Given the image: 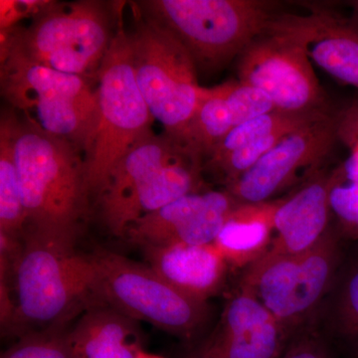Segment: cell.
Returning <instances> with one entry per match:
<instances>
[{
  "label": "cell",
  "mask_w": 358,
  "mask_h": 358,
  "mask_svg": "<svg viewBox=\"0 0 358 358\" xmlns=\"http://www.w3.org/2000/svg\"><path fill=\"white\" fill-rule=\"evenodd\" d=\"M0 75L2 95L26 121L84 155L98 117L96 89L88 79L10 53L1 55Z\"/></svg>",
  "instance_id": "52a82bcc"
},
{
  "label": "cell",
  "mask_w": 358,
  "mask_h": 358,
  "mask_svg": "<svg viewBox=\"0 0 358 358\" xmlns=\"http://www.w3.org/2000/svg\"><path fill=\"white\" fill-rule=\"evenodd\" d=\"M281 358H331L326 343L315 331H305L292 338Z\"/></svg>",
  "instance_id": "83f0119b"
},
{
  "label": "cell",
  "mask_w": 358,
  "mask_h": 358,
  "mask_svg": "<svg viewBox=\"0 0 358 358\" xmlns=\"http://www.w3.org/2000/svg\"><path fill=\"white\" fill-rule=\"evenodd\" d=\"M355 358H358V352L357 353V357H355Z\"/></svg>",
  "instance_id": "1f68e13d"
},
{
  "label": "cell",
  "mask_w": 358,
  "mask_h": 358,
  "mask_svg": "<svg viewBox=\"0 0 358 358\" xmlns=\"http://www.w3.org/2000/svg\"><path fill=\"white\" fill-rule=\"evenodd\" d=\"M192 358H218L214 355L213 352H211L210 350L207 348L206 345L203 346V348L199 350V352L195 353L194 355Z\"/></svg>",
  "instance_id": "f1b7e54d"
},
{
  "label": "cell",
  "mask_w": 358,
  "mask_h": 358,
  "mask_svg": "<svg viewBox=\"0 0 358 358\" xmlns=\"http://www.w3.org/2000/svg\"><path fill=\"white\" fill-rule=\"evenodd\" d=\"M274 110L271 99L255 87L238 81L210 88L190 127V150L203 162L233 129Z\"/></svg>",
  "instance_id": "2e32d148"
},
{
  "label": "cell",
  "mask_w": 358,
  "mask_h": 358,
  "mask_svg": "<svg viewBox=\"0 0 358 358\" xmlns=\"http://www.w3.org/2000/svg\"><path fill=\"white\" fill-rule=\"evenodd\" d=\"M148 267L195 300L207 301L225 285L228 267L213 244L141 247Z\"/></svg>",
  "instance_id": "e0dca14e"
},
{
  "label": "cell",
  "mask_w": 358,
  "mask_h": 358,
  "mask_svg": "<svg viewBox=\"0 0 358 358\" xmlns=\"http://www.w3.org/2000/svg\"><path fill=\"white\" fill-rule=\"evenodd\" d=\"M239 204L226 190L193 192L138 219L124 239L136 246L213 244Z\"/></svg>",
  "instance_id": "7c38bea8"
},
{
  "label": "cell",
  "mask_w": 358,
  "mask_h": 358,
  "mask_svg": "<svg viewBox=\"0 0 358 358\" xmlns=\"http://www.w3.org/2000/svg\"><path fill=\"white\" fill-rule=\"evenodd\" d=\"M333 114L331 109L315 110L310 112L287 113L274 110L244 122L233 129L207 157L203 167L222 159L226 155L239 148L281 131H294Z\"/></svg>",
  "instance_id": "603a6c76"
},
{
  "label": "cell",
  "mask_w": 358,
  "mask_h": 358,
  "mask_svg": "<svg viewBox=\"0 0 358 358\" xmlns=\"http://www.w3.org/2000/svg\"><path fill=\"white\" fill-rule=\"evenodd\" d=\"M96 80L98 117L84 162L90 195L98 199L120 162L152 133L155 121L136 82L122 16Z\"/></svg>",
  "instance_id": "5b68a950"
},
{
  "label": "cell",
  "mask_w": 358,
  "mask_h": 358,
  "mask_svg": "<svg viewBox=\"0 0 358 358\" xmlns=\"http://www.w3.org/2000/svg\"><path fill=\"white\" fill-rule=\"evenodd\" d=\"M81 150L18 117L15 160L27 215L25 234L75 247L89 210Z\"/></svg>",
  "instance_id": "6da1fadb"
},
{
  "label": "cell",
  "mask_w": 358,
  "mask_h": 358,
  "mask_svg": "<svg viewBox=\"0 0 358 358\" xmlns=\"http://www.w3.org/2000/svg\"><path fill=\"white\" fill-rule=\"evenodd\" d=\"M136 6L173 33L202 72L238 59L280 13L277 3L263 0H148Z\"/></svg>",
  "instance_id": "277c9868"
},
{
  "label": "cell",
  "mask_w": 358,
  "mask_h": 358,
  "mask_svg": "<svg viewBox=\"0 0 358 358\" xmlns=\"http://www.w3.org/2000/svg\"><path fill=\"white\" fill-rule=\"evenodd\" d=\"M134 7L129 38L138 88L164 134L192 154L190 127L210 88L200 86L194 61L173 33Z\"/></svg>",
  "instance_id": "8992f818"
},
{
  "label": "cell",
  "mask_w": 358,
  "mask_h": 358,
  "mask_svg": "<svg viewBox=\"0 0 358 358\" xmlns=\"http://www.w3.org/2000/svg\"><path fill=\"white\" fill-rule=\"evenodd\" d=\"M94 258L105 305L183 338H192L207 322V303L181 293L148 265L112 252H98Z\"/></svg>",
  "instance_id": "9c48e42d"
},
{
  "label": "cell",
  "mask_w": 358,
  "mask_h": 358,
  "mask_svg": "<svg viewBox=\"0 0 358 358\" xmlns=\"http://www.w3.org/2000/svg\"><path fill=\"white\" fill-rule=\"evenodd\" d=\"M336 136L350 152V157L341 164L343 173L358 183V99L336 113Z\"/></svg>",
  "instance_id": "4316f807"
},
{
  "label": "cell",
  "mask_w": 358,
  "mask_h": 358,
  "mask_svg": "<svg viewBox=\"0 0 358 358\" xmlns=\"http://www.w3.org/2000/svg\"><path fill=\"white\" fill-rule=\"evenodd\" d=\"M306 15L281 13L271 29L288 35L317 67L339 83L358 89V23L319 6Z\"/></svg>",
  "instance_id": "4fadbf2b"
},
{
  "label": "cell",
  "mask_w": 358,
  "mask_h": 358,
  "mask_svg": "<svg viewBox=\"0 0 358 358\" xmlns=\"http://www.w3.org/2000/svg\"><path fill=\"white\" fill-rule=\"evenodd\" d=\"M186 159H195L203 164L202 160L167 134L150 133L136 143L115 167L105 190L96 199L101 216L114 209L159 169Z\"/></svg>",
  "instance_id": "ffe728a7"
},
{
  "label": "cell",
  "mask_w": 358,
  "mask_h": 358,
  "mask_svg": "<svg viewBox=\"0 0 358 358\" xmlns=\"http://www.w3.org/2000/svg\"><path fill=\"white\" fill-rule=\"evenodd\" d=\"M291 336L248 292L238 289L207 348L218 358H281Z\"/></svg>",
  "instance_id": "5bb4252c"
},
{
  "label": "cell",
  "mask_w": 358,
  "mask_h": 358,
  "mask_svg": "<svg viewBox=\"0 0 358 358\" xmlns=\"http://www.w3.org/2000/svg\"><path fill=\"white\" fill-rule=\"evenodd\" d=\"M13 279L15 312L9 336L18 338L66 329L85 310L103 303L94 255L32 235L23 237L22 252L9 281Z\"/></svg>",
  "instance_id": "7a4b0ae2"
},
{
  "label": "cell",
  "mask_w": 358,
  "mask_h": 358,
  "mask_svg": "<svg viewBox=\"0 0 358 358\" xmlns=\"http://www.w3.org/2000/svg\"><path fill=\"white\" fill-rule=\"evenodd\" d=\"M67 338L73 358H140L145 352L138 322L105 303L85 310Z\"/></svg>",
  "instance_id": "d6986e66"
},
{
  "label": "cell",
  "mask_w": 358,
  "mask_h": 358,
  "mask_svg": "<svg viewBox=\"0 0 358 358\" xmlns=\"http://www.w3.org/2000/svg\"><path fill=\"white\" fill-rule=\"evenodd\" d=\"M120 13L94 0L51 2L28 27L1 30V55L14 54L66 74L96 78Z\"/></svg>",
  "instance_id": "3957f363"
},
{
  "label": "cell",
  "mask_w": 358,
  "mask_h": 358,
  "mask_svg": "<svg viewBox=\"0 0 358 358\" xmlns=\"http://www.w3.org/2000/svg\"><path fill=\"white\" fill-rule=\"evenodd\" d=\"M1 358H73L67 329L25 334L2 353Z\"/></svg>",
  "instance_id": "484cf974"
},
{
  "label": "cell",
  "mask_w": 358,
  "mask_h": 358,
  "mask_svg": "<svg viewBox=\"0 0 358 358\" xmlns=\"http://www.w3.org/2000/svg\"><path fill=\"white\" fill-rule=\"evenodd\" d=\"M329 206L339 237L358 241V183L346 178L341 164L331 171Z\"/></svg>",
  "instance_id": "cb8c5ba5"
},
{
  "label": "cell",
  "mask_w": 358,
  "mask_h": 358,
  "mask_svg": "<svg viewBox=\"0 0 358 358\" xmlns=\"http://www.w3.org/2000/svg\"><path fill=\"white\" fill-rule=\"evenodd\" d=\"M280 199L238 204L219 231L213 245L228 267L246 268L265 255L274 238V216Z\"/></svg>",
  "instance_id": "44dd1931"
},
{
  "label": "cell",
  "mask_w": 358,
  "mask_h": 358,
  "mask_svg": "<svg viewBox=\"0 0 358 358\" xmlns=\"http://www.w3.org/2000/svg\"><path fill=\"white\" fill-rule=\"evenodd\" d=\"M331 319L341 336L358 341V257L338 282L331 305Z\"/></svg>",
  "instance_id": "d4e9b609"
},
{
  "label": "cell",
  "mask_w": 358,
  "mask_h": 358,
  "mask_svg": "<svg viewBox=\"0 0 358 358\" xmlns=\"http://www.w3.org/2000/svg\"><path fill=\"white\" fill-rule=\"evenodd\" d=\"M331 171L322 169L280 199L274 216V238L268 251L298 254L319 243L331 227L329 206Z\"/></svg>",
  "instance_id": "9a60e30c"
},
{
  "label": "cell",
  "mask_w": 358,
  "mask_h": 358,
  "mask_svg": "<svg viewBox=\"0 0 358 358\" xmlns=\"http://www.w3.org/2000/svg\"><path fill=\"white\" fill-rule=\"evenodd\" d=\"M341 239L331 226L319 243L307 251H268L245 268L239 288L255 296L292 336L322 305L336 282Z\"/></svg>",
  "instance_id": "ba28073f"
},
{
  "label": "cell",
  "mask_w": 358,
  "mask_h": 358,
  "mask_svg": "<svg viewBox=\"0 0 358 358\" xmlns=\"http://www.w3.org/2000/svg\"><path fill=\"white\" fill-rule=\"evenodd\" d=\"M17 120L15 113L6 110L2 113L0 121V235L23 239L27 215L15 160Z\"/></svg>",
  "instance_id": "7402d4cb"
},
{
  "label": "cell",
  "mask_w": 358,
  "mask_h": 358,
  "mask_svg": "<svg viewBox=\"0 0 358 358\" xmlns=\"http://www.w3.org/2000/svg\"><path fill=\"white\" fill-rule=\"evenodd\" d=\"M140 358H164L160 357L159 355H152V353H148L147 352H143L141 353Z\"/></svg>",
  "instance_id": "f546056e"
},
{
  "label": "cell",
  "mask_w": 358,
  "mask_h": 358,
  "mask_svg": "<svg viewBox=\"0 0 358 358\" xmlns=\"http://www.w3.org/2000/svg\"><path fill=\"white\" fill-rule=\"evenodd\" d=\"M238 81L261 90L275 110L287 113L329 109L312 61L301 44L268 29L238 57Z\"/></svg>",
  "instance_id": "30bf717a"
},
{
  "label": "cell",
  "mask_w": 358,
  "mask_h": 358,
  "mask_svg": "<svg viewBox=\"0 0 358 358\" xmlns=\"http://www.w3.org/2000/svg\"><path fill=\"white\" fill-rule=\"evenodd\" d=\"M353 6H355V9H357V11L358 13V1H355V4H353Z\"/></svg>",
  "instance_id": "4dcf8cb0"
},
{
  "label": "cell",
  "mask_w": 358,
  "mask_h": 358,
  "mask_svg": "<svg viewBox=\"0 0 358 358\" xmlns=\"http://www.w3.org/2000/svg\"><path fill=\"white\" fill-rule=\"evenodd\" d=\"M336 143L333 113L288 134L225 190L239 204L281 199L324 169Z\"/></svg>",
  "instance_id": "8fae6325"
},
{
  "label": "cell",
  "mask_w": 358,
  "mask_h": 358,
  "mask_svg": "<svg viewBox=\"0 0 358 358\" xmlns=\"http://www.w3.org/2000/svg\"><path fill=\"white\" fill-rule=\"evenodd\" d=\"M203 164L195 159L176 162L159 169L114 209L101 216L103 223L115 237L124 238L129 226L138 219L180 197L199 192Z\"/></svg>",
  "instance_id": "ac0fdd59"
}]
</instances>
